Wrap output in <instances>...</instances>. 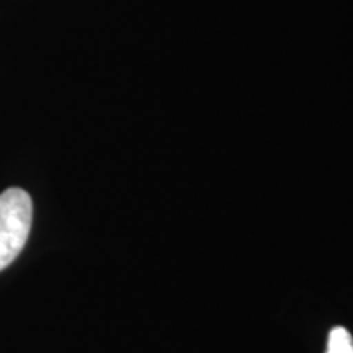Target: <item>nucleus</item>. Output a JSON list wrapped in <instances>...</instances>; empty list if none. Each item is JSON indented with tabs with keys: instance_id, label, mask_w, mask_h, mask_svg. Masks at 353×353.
Segmentation results:
<instances>
[{
	"instance_id": "obj_2",
	"label": "nucleus",
	"mask_w": 353,
	"mask_h": 353,
	"mask_svg": "<svg viewBox=\"0 0 353 353\" xmlns=\"http://www.w3.org/2000/svg\"><path fill=\"white\" fill-rule=\"evenodd\" d=\"M325 353H353V337L345 327H334L329 334Z\"/></svg>"
},
{
	"instance_id": "obj_1",
	"label": "nucleus",
	"mask_w": 353,
	"mask_h": 353,
	"mask_svg": "<svg viewBox=\"0 0 353 353\" xmlns=\"http://www.w3.org/2000/svg\"><path fill=\"white\" fill-rule=\"evenodd\" d=\"M33 219V203L21 188H8L0 193V270L19 257Z\"/></svg>"
}]
</instances>
